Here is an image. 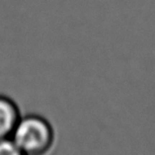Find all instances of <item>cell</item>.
I'll list each match as a JSON object with an SVG mask.
<instances>
[{"mask_svg": "<svg viewBox=\"0 0 155 155\" xmlns=\"http://www.w3.org/2000/svg\"><path fill=\"white\" fill-rule=\"evenodd\" d=\"M10 138L26 155H46L54 145V131L45 118L30 115L19 120Z\"/></svg>", "mask_w": 155, "mask_h": 155, "instance_id": "obj_1", "label": "cell"}, {"mask_svg": "<svg viewBox=\"0 0 155 155\" xmlns=\"http://www.w3.org/2000/svg\"><path fill=\"white\" fill-rule=\"evenodd\" d=\"M20 119L17 104L9 97L0 95V140L11 137Z\"/></svg>", "mask_w": 155, "mask_h": 155, "instance_id": "obj_2", "label": "cell"}, {"mask_svg": "<svg viewBox=\"0 0 155 155\" xmlns=\"http://www.w3.org/2000/svg\"><path fill=\"white\" fill-rule=\"evenodd\" d=\"M0 155H26L11 138L0 140Z\"/></svg>", "mask_w": 155, "mask_h": 155, "instance_id": "obj_3", "label": "cell"}]
</instances>
